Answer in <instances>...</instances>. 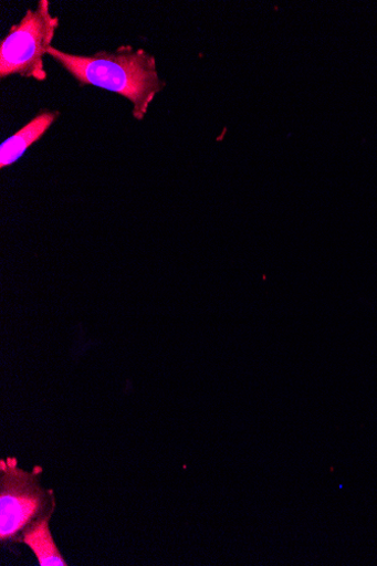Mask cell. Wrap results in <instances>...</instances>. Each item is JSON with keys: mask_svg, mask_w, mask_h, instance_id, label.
<instances>
[{"mask_svg": "<svg viewBox=\"0 0 377 566\" xmlns=\"http://www.w3.org/2000/svg\"><path fill=\"white\" fill-rule=\"evenodd\" d=\"M48 56L81 85L96 86L126 97L138 122L144 120L151 102L166 87L158 75L155 57L132 45H122L116 51H97L92 56L67 54L51 46Z\"/></svg>", "mask_w": 377, "mask_h": 566, "instance_id": "6da1fadb", "label": "cell"}, {"mask_svg": "<svg viewBox=\"0 0 377 566\" xmlns=\"http://www.w3.org/2000/svg\"><path fill=\"white\" fill-rule=\"evenodd\" d=\"M42 470L25 472L17 458L0 461V543L23 544L34 528L51 521L57 502L55 492L41 483Z\"/></svg>", "mask_w": 377, "mask_h": 566, "instance_id": "7a4b0ae2", "label": "cell"}, {"mask_svg": "<svg viewBox=\"0 0 377 566\" xmlns=\"http://www.w3.org/2000/svg\"><path fill=\"white\" fill-rule=\"evenodd\" d=\"M60 27V19L51 13L48 0H40L35 10H29L0 41V78L13 75L46 80L44 56Z\"/></svg>", "mask_w": 377, "mask_h": 566, "instance_id": "3957f363", "label": "cell"}, {"mask_svg": "<svg viewBox=\"0 0 377 566\" xmlns=\"http://www.w3.org/2000/svg\"><path fill=\"white\" fill-rule=\"evenodd\" d=\"M61 117L60 112L42 111L24 127L0 146V169L18 163L34 143L39 142Z\"/></svg>", "mask_w": 377, "mask_h": 566, "instance_id": "277c9868", "label": "cell"}, {"mask_svg": "<svg viewBox=\"0 0 377 566\" xmlns=\"http://www.w3.org/2000/svg\"><path fill=\"white\" fill-rule=\"evenodd\" d=\"M50 521L44 522L23 539L36 556L41 566H69L50 531Z\"/></svg>", "mask_w": 377, "mask_h": 566, "instance_id": "5b68a950", "label": "cell"}]
</instances>
